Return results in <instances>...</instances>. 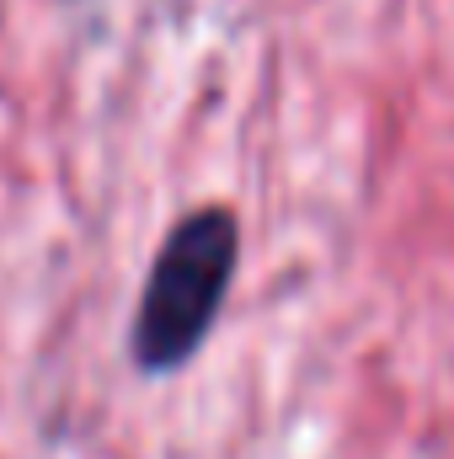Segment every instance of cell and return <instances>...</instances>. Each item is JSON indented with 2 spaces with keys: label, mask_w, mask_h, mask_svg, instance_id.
Here are the masks:
<instances>
[{
  "label": "cell",
  "mask_w": 454,
  "mask_h": 459,
  "mask_svg": "<svg viewBox=\"0 0 454 459\" xmlns=\"http://www.w3.org/2000/svg\"><path fill=\"white\" fill-rule=\"evenodd\" d=\"M230 273H235V220L225 209L188 214L166 235L134 316V352L144 368H177L204 342V332L220 316Z\"/></svg>",
  "instance_id": "cell-1"
}]
</instances>
